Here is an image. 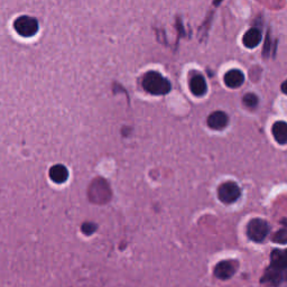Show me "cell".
<instances>
[{
	"label": "cell",
	"mask_w": 287,
	"mask_h": 287,
	"mask_svg": "<svg viewBox=\"0 0 287 287\" xmlns=\"http://www.w3.org/2000/svg\"><path fill=\"white\" fill-rule=\"evenodd\" d=\"M287 278V249L275 248L271 253V262L260 278L261 284L278 287Z\"/></svg>",
	"instance_id": "obj_1"
},
{
	"label": "cell",
	"mask_w": 287,
	"mask_h": 287,
	"mask_svg": "<svg viewBox=\"0 0 287 287\" xmlns=\"http://www.w3.org/2000/svg\"><path fill=\"white\" fill-rule=\"evenodd\" d=\"M113 192L107 181L96 179L89 187V200L96 204H105L111 200Z\"/></svg>",
	"instance_id": "obj_3"
},
{
	"label": "cell",
	"mask_w": 287,
	"mask_h": 287,
	"mask_svg": "<svg viewBox=\"0 0 287 287\" xmlns=\"http://www.w3.org/2000/svg\"><path fill=\"white\" fill-rule=\"evenodd\" d=\"M228 116L224 113V111H215L212 115L209 116L208 118V125L210 128L215 130L224 129V128L228 125Z\"/></svg>",
	"instance_id": "obj_8"
},
{
	"label": "cell",
	"mask_w": 287,
	"mask_h": 287,
	"mask_svg": "<svg viewBox=\"0 0 287 287\" xmlns=\"http://www.w3.org/2000/svg\"><path fill=\"white\" fill-rule=\"evenodd\" d=\"M143 87L145 91L154 96H163L171 91V83L157 72H148L143 79Z\"/></svg>",
	"instance_id": "obj_2"
},
{
	"label": "cell",
	"mask_w": 287,
	"mask_h": 287,
	"mask_svg": "<svg viewBox=\"0 0 287 287\" xmlns=\"http://www.w3.org/2000/svg\"><path fill=\"white\" fill-rule=\"evenodd\" d=\"M245 77L244 73L239 70H230L229 72H227L225 75V83L227 86L231 87V89H236L244 83Z\"/></svg>",
	"instance_id": "obj_10"
},
{
	"label": "cell",
	"mask_w": 287,
	"mask_h": 287,
	"mask_svg": "<svg viewBox=\"0 0 287 287\" xmlns=\"http://www.w3.org/2000/svg\"><path fill=\"white\" fill-rule=\"evenodd\" d=\"M238 267H239V262L237 260H232V259L222 260L219 261L214 266L213 275L218 279L228 280L235 276L238 271Z\"/></svg>",
	"instance_id": "obj_6"
},
{
	"label": "cell",
	"mask_w": 287,
	"mask_h": 287,
	"mask_svg": "<svg viewBox=\"0 0 287 287\" xmlns=\"http://www.w3.org/2000/svg\"><path fill=\"white\" fill-rule=\"evenodd\" d=\"M50 178L54 183L62 184L69 178V172L65 166L55 165L50 169Z\"/></svg>",
	"instance_id": "obj_13"
},
{
	"label": "cell",
	"mask_w": 287,
	"mask_h": 287,
	"mask_svg": "<svg viewBox=\"0 0 287 287\" xmlns=\"http://www.w3.org/2000/svg\"><path fill=\"white\" fill-rule=\"evenodd\" d=\"M280 222L283 224V228L274 233L272 240L274 242L286 245L287 244V218H284Z\"/></svg>",
	"instance_id": "obj_14"
},
{
	"label": "cell",
	"mask_w": 287,
	"mask_h": 287,
	"mask_svg": "<svg viewBox=\"0 0 287 287\" xmlns=\"http://www.w3.org/2000/svg\"><path fill=\"white\" fill-rule=\"evenodd\" d=\"M271 225H269L266 220L260 218H254L248 222L246 232H247V237L251 241L260 244L267 238L269 232H271Z\"/></svg>",
	"instance_id": "obj_4"
},
{
	"label": "cell",
	"mask_w": 287,
	"mask_h": 287,
	"mask_svg": "<svg viewBox=\"0 0 287 287\" xmlns=\"http://www.w3.org/2000/svg\"><path fill=\"white\" fill-rule=\"evenodd\" d=\"M190 90L193 95L196 97H201L206 95L208 90L207 82L204 78L200 74H196L194 77H192L190 80Z\"/></svg>",
	"instance_id": "obj_9"
},
{
	"label": "cell",
	"mask_w": 287,
	"mask_h": 287,
	"mask_svg": "<svg viewBox=\"0 0 287 287\" xmlns=\"http://www.w3.org/2000/svg\"><path fill=\"white\" fill-rule=\"evenodd\" d=\"M241 196V190L239 185L232 181L222 183L218 187V198L224 204H232Z\"/></svg>",
	"instance_id": "obj_5"
},
{
	"label": "cell",
	"mask_w": 287,
	"mask_h": 287,
	"mask_svg": "<svg viewBox=\"0 0 287 287\" xmlns=\"http://www.w3.org/2000/svg\"><path fill=\"white\" fill-rule=\"evenodd\" d=\"M275 140L280 145L287 144V124L285 121L275 122L272 128Z\"/></svg>",
	"instance_id": "obj_11"
},
{
	"label": "cell",
	"mask_w": 287,
	"mask_h": 287,
	"mask_svg": "<svg viewBox=\"0 0 287 287\" xmlns=\"http://www.w3.org/2000/svg\"><path fill=\"white\" fill-rule=\"evenodd\" d=\"M242 102L247 108H256L257 104H258V98L257 96H255L254 93H248V95H246L242 99Z\"/></svg>",
	"instance_id": "obj_15"
},
{
	"label": "cell",
	"mask_w": 287,
	"mask_h": 287,
	"mask_svg": "<svg viewBox=\"0 0 287 287\" xmlns=\"http://www.w3.org/2000/svg\"><path fill=\"white\" fill-rule=\"evenodd\" d=\"M97 229H98V226L96 224H93V222H84L81 227V230L85 236L93 235V233L97 231Z\"/></svg>",
	"instance_id": "obj_16"
},
{
	"label": "cell",
	"mask_w": 287,
	"mask_h": 287,
	"mask_svg": "<svg viewBox=\"0 0 287 287\" xmlns=\"http://www.w3.org/2000/svg\"><path fill=\"white\" fill-rule=\"evenodd\" d=\"M261 40V33L256 28H251L244 35L242 42L246 48L254 49L260 43Z\"/></svg>",
	"instance_id": "obj_12"
},
{
	"label": "cell",
	"mask_w": 287,
	"mask_h": 287,
	"mask_svg": "<svg viewBox=\"0 0 287 287\" xmlns=\"http://www.w3.org/2000/svg\"><path fill=\"white\" fill-rule=\"evenodd\" d=\"M282 91L285 93V95H287V80L282 84Z\"/></svg>",
	"instance_id": "obj_17"
},
{
	"label": "cell",
	"mask_w": 287,
	"mask_h": 287,
	"mask_svg": "<svg viewBox=\"0 0 287 287\" xmlns=\"http://www.w3.org/2000/svg\"><path fill=\"white\" fill-rule=\"evenodd\" d=\"M14 27L16 32L18 33L20 36L24 37H32L38 31L37 21L28 16H21L18 19H16Z\"/></svg>",
	"instance_id": "obj_7"
}]
</instances>
